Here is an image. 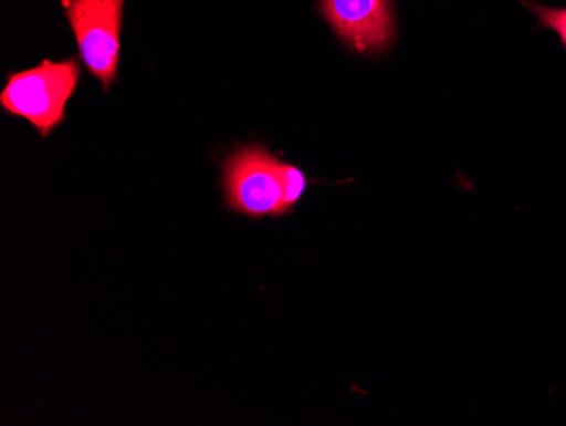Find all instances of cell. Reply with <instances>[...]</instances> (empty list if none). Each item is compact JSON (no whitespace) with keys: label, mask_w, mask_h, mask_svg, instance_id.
Returning <instances> with one entry per match:
<instances>
[{"label":"cell","mask_w":566,"mask_h":426,"mask_svg":"<svg viewBox=\"0 0 566 426\" xmlns=\"http://www.w3.org/2000/svg\"><path fill=\"white\" fill-rule=\"evenodd\" d=\"M523 6L536 14L539 27L555 31L558 34L563 48L566 50V8H545V6L533 4V2H523Z\"/></svg>","instance_id":"8992f818"},{"label":"cell","mask_w":566,"mask_h":426,"mask_svg":"<svg viewBox=\"0 0 566 426\" xmlns=\"http://www.w3.org/2000/svg\"><path fill=\"white\" fill-rule=\"evenodd\" d=\"M282 162L262 145L241 146L224 164L229 208L251 219L280 218L283 202Z\"/></svg>","instance_id":"7a4b0ae2"},{"label":"cell","mask_w":566,"mask_h":426,"mask_svg":"<svg viewBox=\"0 0 566 426\" xmlns=\"http://www.w3.org/2000/svg\"><path fill=\"white\" fill-rule=\"evenodd\" d=\"M280 170H282L283 179V202L282 209H280V218H282V216L289 215L304 196L305 189H307V177L301 168L283 164V162L280 165Z\"/></svg>","instance_id":"5b68a950"},{"label":"cell","mask_w":566,"mask_h":426,"mask_svg":"<svg viewBox=\"0 0 566 426\" xmlns=\"http://www.w3.org/2000/svg\"><path fill=\"white\" fill-rule=\"evenodd\" d=\"M62 4L82 62L109 91L119 65L124 0H63Z\"/></svg>","instance_id":"3957f363"},{"label":"cell","mask_w":566,"mask_h":426,"mask_svg":"<svg viewBox=\"0 0 566 426\" xmlns=\"http://www.w3.org/2000/svg\"><path fill=\"white\" fill-rule=\"evenodd\" d=\"M321 12L339 40L359 53H381L396 40L392 0H321Z\"/></svg>","instance_id":"277c9868"},{"label":"cell","mask_w":566,"mask_h":426,"mask_svg":"<svg viewBox=\"0 0 566 426\" xmlns=\"http://www.w3.org/2000/svg\"><path fill=\"white\" fill-rule=\"evenodd\" d=\"M78 60H44L41 65L9 75L0 106L30 121L43 138L65 121V107L81 81Z\"/></svg>","instance_id":"6da1fadb"}]
</instances>
